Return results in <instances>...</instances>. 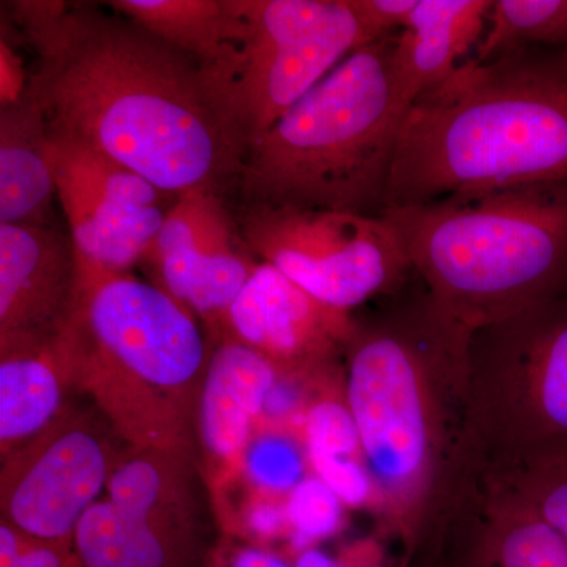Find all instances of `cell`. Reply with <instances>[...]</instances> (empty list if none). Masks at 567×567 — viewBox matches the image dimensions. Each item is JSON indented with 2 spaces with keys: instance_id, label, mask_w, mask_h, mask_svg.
Masks as SVG:
<instances>
[{
  "instance_id": "obj_18",
  "label": "cell",
  "mask_w": 567,
  "mask_h": 567,
  "mask_svg": "<svg viewBox=\"0 0 567 567\" xmlns=\"http://www.w3.org/2000/svg\"><path fill=\"white\" fill-rule=\"evenodd\" d=\"M491 0H417L394 44V76L412 106L445 84L486 32Z\"/></svg>"
},
{
  "instance_id": "obj_20",
  "label": "cell",
  "mask_w": 567,
  "mask_h": 567,
  "mask_svg": "<svg viewBox=\"0 0 567 567\" xmlns=\"http://www.w3.org/2000/svg\"><path fill=\"white\" fill-rule=\"evenodd\" d=\"M51 134L35 85L20 102L0 107V224L50 226Z\"/></svg>"
},
{
  "instance_id": "obj_4",
  "label": "cell",
  "mask_w": 567,
  "mask_h": 567,
  "mask_svg": "<svg viewBox=\"0 0 567 567\" xmlns=\"http://www.w3.org/2000/svg\"><path fill=\"white\" fill-rule=\"evenodd\" d=\"M76 289L61 344L74 393L133 450L196 454V406L212 350L163 287L74 251Z\"/></svg>"
},
{
  "instance_id": "obj_25",
  "label": "cell",
  "mask_w": 567,
  "mask_h": 567,
  "mask_svg": "<svg viewBox=\"0 0 567 567\" xmlns=\"http://www.w3.org/2000/svg\"><path fill=\"white\" fill-rule=\"evenodd\" d=\"M308 456L364 461L360 432L347 405L344 390L339 395H320L306 406L298 421Z\"/></svg>"
},
{
  "instance_id": "obj_1",
  "label": "cell",
  "mask_w": 567,
  "mask_h": 567,
  "mask_svg": "<svg viewBox=\"0 0 567 567\" xmlns=\"http://www.w3.org/2000/svg\"><path fill=\"white\" fill-rule=\"evenodd\" d=\"M13 17L39 54L31 80L52 133L178 197L240 175L248 147L192 58L82 3L14 2Z\"/></svg>"
},
{
  "instance_id": "obj_17",
  "label": "cell",
  "mask_w": 567,
  "mask_h": 567,
  "mask_svg": "<svg viewBox=\"0 0 567 567\" xmlns=\"http://www.w3.org/2000/svg\"><path fill=\"white\" fill-rule=\"evenodd\" d=\"M284 372L262 353L234 339L213 347L196 406V445L221 475L233 476L264 417L265 402Z\"/></svg>"
},
{
  "instance_id": "obj_10",
  "label": "cell",
  "mask_w": 567,
  "mask_h": 567,
  "mask_svg": "<svg viewBox=\"0 0 567 567\" xmlns=\"http://www.w3.org/2000/svg\"><path fill=\"white\" fill-rule=\"evenodd\" d=\"M240 229L257 259L274 265L320 303L347 315L391 292L412 268L382 216L256 205Z\"/></svg>"
},
{
  "instance_id": "obj_21",
  "label": "cell",
  "mask_w": 567,
  "mask_h": 567,
  "mask_svg": "<svg viewBox=\"0 0 567 567\" xmlns=\"http://www.w3.org/2000/svg\"><path fill=\"white\" fill-rule=\"evenodd\" d=\"M110 9L197 62L221 65L238 29L230 0H114Z\"/></svg>"
},
{
  "instance_id": "obj_2",
  "label": "cell",
  "mask_w": 567,
  "mask_h": 567,
  "mask_svg": "<svg viewBox=\"0 0 567 567\" xmlns=\"http://www.w3.org/2000/svg\"><path fill=\"white\" fill-rule=\"evenodd\" d=\"M472 333L427 297L357 330L342 390L352 412L385 535L421 555L473 456L468 405Z\"/></svg>"
},
{
  "instance_id": "obj_16",
  "label": "cell",
  "mask_w": 567,
  "mask_h": 567,
  "mask_svg": "<svg viewBox=\"0 0 567 567\" xmlns=\"http://www.w3.org/2000/svg\"><path fill=\"white\" fill-rule=\"evenodd\" d=\"M74 289V248L58 230L0 224V344L58 334Z\"/></svg>"
},
{
  "instance_id": "obj_5",
  "label": "cell",
  "mask_w": 567,
  "mask_h": 567,
  "mask_svg": "<svg viewBox=\"0 0 567 567\" xmlns=\"http://www.w3.org/2000/svg\"><path fill=\"white\" fill-rule=\"evenodd\" d=\"M440 315L470 333L555 301L567 278V193L557 183L388 207Z\"/></svg>"
},
{
  "instance_id": "obj_31",
  "label": "cell",
  "mask_w": 567,
  "mask_h": 567,
  "mask_svg": "<svg viewBox=\"0 0 567 567\" xmlns=\"http://www.w3.org/2000/svg\"><path fill=\"white\" fill-rule=\"evenodd\" d=\"M204 567H292V563L256 544L224 543L207 555Z\"/></svg>"
},
{
  "instance_id": "obj_27",
  "label": "cell",
  "mask_w": 567,
  "mask_h": 567,
  "mask_svg": "<svg viewBox=\"0 0 567 567\" xmlns=\"http://www.w3.org/2000/svg\"><path fill=\"white\" fill-rule=\"evenodd\" d=\"M0 567H81L73 547L22 535L0 522Z\"/></svg>"
},
{
  "instance_id": "obj_26",
  "label": "cell",
  "mask_w": 567,
  "mask_h": 567,
  "mask_svg": "<svg viewBox=\"0 0 567 567\" xmlns=\"http://www.w3.org/2000/svg\"><path fill=\"white\" fill-rule=\"evenodd\" d=\"M344 506L319 477L306 476L286 498L289 543L295 555L334 536L344 522Z\"/></svg>"
},
{
  "instance_id": "obj_32",
  "label": "cell",
  "mask_w": 567,
  "mask_h": 567,
  "mask_svg": "<svg viewBox=\"0 0 567 567\" xmlns=\"http://www.w3.org/2000/svg\"><path fill=\"white\" fill-rule=\"evenodd\" d=\"M565 70L567 71V61H566V63H565Z\"/></svg>"
},
{
  "instance_id": "obj_12",
  "label": "cell",
  "mask_w": 567,
  "mask_h": 567,
  "mask_svg": "<svg viewBox=\"0 0 567 567\" xmlns=\"http://www.w3.org/2000/svg\"><path fill=\"white\" fill-rule=\"evenodd\" d=\"M51 159L74 251L115 271L148 259L166 221L167 194L128 167L58 134L51 136Z\"/></svg>"
},
{
  "instance_id": "obj_7",
  "label": "cell",
  "mask_w": 567,
  "mask_h": 567,
  "mask_svg": "<svg viewBox=\"0 0 567 567\" xmlns=\"http://www.w3.org/2000/svg\"><path fill=\"white\" fill-rule=\"evenodd\" d=\"M230 3L238 20L233 50L200 73L248 151L339 63L375 41L352 0Z\"/></svg>"
},
{
  "instance_id": "obj_19",
  "label": "cell",
  "mask_w": 567,
  "mask_h": 567,
  "mask_svg": "<svg viewBox=\"0 0 567 567\" xmlns=\"http://www.w3.org/2000/svg\"><path fill=\"white\" fill-rule=\"evenodd\" d=\"M59 334L0 344L2 457L47 431L70 405L74 386Z\"/></svg>"
},
{
  "instance_id": "obj_11",
  "label": "cell",
  "mask_w": 567,
  "mask_h": 567,
  "mask_svg": "<svg viewBox=\"0 0 567 567\" xmlns=\"http://www.w3.org/2000/svg\"><path fill=\"white\" fill-rule=\"evenodd\" d=\"M92 405H69L39 436L2 457L3 524L22 535L73 547L74 532L95 505L126 451Z\"/></svg>"
},
{
  "instance_id": "obj_28",
  "label": "cell",
  "mask_w": 567,
  "mask_h": 567,
  "mask_svg": "<svg viewBox=\"0 0 567 567\" xmlns=\"http://www.w3.org/2000/svg\"><path fill=\"white\" fill-rule=\"evenodd\" d=\"M358 17L372 39L382 40L402 31L417 6V0H352Z\"/></svg>"
},
{
  "instance_id": "obj_29",
  "label": "cell",
  "mask_w": 567,
  "mask_h": 567,
  "mask_svg": "<svg viewBox=\"0 0 567 567\" xmlns=\"http://www.w3.org/2000/svg\"><path fill=\"white\" fill-rule=\"evenodd\" d=\"M245 527L249 535L260 540L290 539L286 498L259 494L249 503L245 513Z\"/></svg>"
},
{
  "instance_id": "obj_30",
  "label": "cell",
  "mask_w": 567,
  "mask_h": 567,
  "mask_svg": "<svg viewBox=\"0 0 567 567\" xmlns=\"http://www.w3.org/2000/svg\"><path fill=\"white\" fill-rule=\"evenodd\" d=\"M31 84L20 51L14 48L10 33L2 28L0 39V107L20 102Z\"/></svg>"
},
{
  "instance_id": "obj_14",
  "label": "cell",
  "mask_w": 567,
  "mask_h": 567,
  "mask_svg": "<svg viewBox=\"0 0 567 567\" xmlns=\"http://www.w3.org/2000/svg\"><path fill=\"white\" fill-rule=\"evenodd\" d=\"M424 554L431 567H567L565 539L476 457L436 518Z\"/></svg>"
},
{
  "instance_id": "obj_15",
  "label": "cell",
  "mask_w": 567,
  "mask_h": 567,
  "mask_svg": "<svg viewBox=\"0 0 567 567\" xmlns=\"http://www.w3.org/2000/svg\"><path fill=\"white\" fill-rule=\"evenodd\" d=\"M354 330L350 315L260 260L227 312L223 339L251 347L286 374L311 375L336 364Z\"/></svg>"
},
{
  "instance_id": "obj_13",
  "label": "cell",
  "mask_w": 567,
  "mask_h": 567,
  "mask_svg": "<svg viewBox=\"0 0 567 567\" xmlns=\"http://www.w3.org/2000/svg\"><path fill=\"white\" fill-rule=\"evenodd\" d=\"M163 289L221 341L227 312L260 260L246 244L218 193L192 192L167 210L151 257Z\"/></svg>"
},
{
  "instance_id": "obj_22",
  "label": "cell",
  "mask_w": 567,
  "mask_h": 567,
  "mask_svg": "<svg viewBox=\"0 0 567 567\" xmlns=\"http://www.w3.org/2000/svg\"><path fill=\"white\" fill-rule=\"evenodd\" d=\"M532 41H567V0H495L475 61L487 63L496 52Z\"/></svg>"
},
{
  "instance_id": "obj_3",
  "label": "cell",
  "mask_w": 567,
  "mask_h": 567,
  "mask_svg": "<svg viewBox=\"0 0 567 567\" xmlns=\"http://www.w3.org/2000/svg\"><path fill=\"white\" fill-rule=\"evenodd\" d=\"M567 181V71L465 61L399 134L383 208Z\"/></svg>"
},
{
  "instance_id": "obj_24",
  "label": "cell",
  "mask_w": 567,
  "mask_h": 567,
  "mask_svg": "<svg viewBox=\"0 0 567 567\" xmlns=\"http://www.w3.org/2000/svg\"><path fill=\"white\" fill-rule=\"evenodd\" d=\"M241 470L259 494L287 498L309 476L308 454L300 432L275 425L254 434Z\"/></svg>"
},
{
  "instance_id": "obj_8",
  "label": "cell",
  "mask_w": 567,
  "mask_h": 567,
  "mask_svg": "<svg viewBox=\"0 0 567 567\" xmlns=\"http://www.w3.org/2000/svg\"><path fill=\"white\" fill-rule=\"evenodd\" d=\"M554 303L470 339V429L484 464L567 453V311Z\"/></svg>"
},
{
  "instance_id": "obj_23",
  "label": "cell",
  "mask_w": 567,
  "mask_h": 567,
  "mask_svg": "<svg viewBox=\"0 0 567 567\" xmlns=\"http://www.w3.org/2000/svg\"><path fill=\"white\" fill-rule=\"evenodd\" d=\"M488 476L550 525L567 544V453L509 465H488Z\"/></svg>"
},
{
  "instance_id": "obj_9",
  "label": "cell",
  "mask_w": 567,
  "mask_h": 567,
  "mask_svg": "<svg viewBox=\"0 0 567 567\" xmlns=\"http://www.w3.org/2000/svg\"><path fill=\"white\" fill-rule=\"evenodd\" d=\"M193 454L128 450L73 537L81 567H197L203 502Z\"/></svg>"
},
{
  "instance_id": "obj_6",
  "label": "cell",
  "mask_w": 567,
  "mask_h": 567,
  "mask_svg": "<svg viewBox=\"0 0 567 567\" xmlns=\"http://www.w3.org/2000/svg\"><path fill=\"white\" fill-rule=\"evenodd\" d=\"M395 37L365 44L293 104L246 153L249 207L361 213L385 203L410 104L394 76Z\"/></svg>"
}]
</instances>
